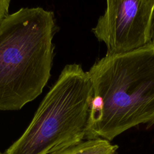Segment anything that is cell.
Here are the masks:
<instances>
[{
  "instance_id": "1",
  "label": "cell",
  "mask_w": 154,
  "mask_h": 154,
  "mask_svg": "<svg viewBox=\"0 0 154 154\" xmlns=\"http://www.w3.org/2000/svg\"><path fill=\"white\" fill-rule=\"evenodd\" d=\"M93 88L85 139L112 141L154 124V45L106 55L88 72Z\"/></svg>"
},
{
  "instance_id": "2",
  "label": "cell",
  "mask_w": 154,
  "mask_h": 154,
  "mask_svg": "<svg viewBox=\"0 0 154 154\" xmlns=\"http://www.w3.org/2000/svg\"><path fill=\"white\" fill-rule=\"evenodd\" d=\"M51 11L22 8L0 24V110L17 111L42 93L51 76L52 39L58 31Z\"/></svg>"
},
{
  "instance_id": "3",
  "label": "cell",
  "mask_w": 154,
  "mask_h": 154,
  "mask_svg": "<svg viewBox=\"0 0 154 154\" xmlns=\"http://www.w3.org/2000/svg\"><path fill=\"white\" fill-rule=\"evenodd\" d=\"M93 97L88 72L80 64L66 65L25 131L4 154H53L81 143Z\"/></svg>"
},
{
  "instance_id": "4",
  "label": "cell",
  "mask_w": 154,
  "mask_h": 154,
  "mask_svg": "<svg viewBox=\"0 0 154 154\" xmlns=\"http://www.w3.org/2000/svg\"><path fill=\"white\" fill-rule=\"evenodd\" d=\"M154 0H106V8L92 29L106 54L129 51L149 44Z\"/></svg>"
},
{
  "instance_id": "5",
  "label": "cell",
  "mask_w": 154,
  "mask_h": 154,
  "mask_svg": "<svg viewBox=\"0 0 154 154\" xmlns=\"http://www.w3.org/2000/svg\"><path fill=\"white\" fill-rule=\"evenodd\" d=\"M118 147L105 139H89L53 154H116Z\"/></svg>"
},
{
  "instance_id": "6",
  "label": "cell",
  "mask_w": 154,
  "mask_h": 154,
  "mask_svg": "<svg viewBox=\"0 0 154 154\" xmlns=\"http://www.w3.org/2000/svg\"><path fill=\"white\" fill-rule=\"evenodd\" d=\"M10 0H0V24L8 15V8Z\"/></svg>"
},
{
  "instance_id": "7",
  "label": "cell",
  "mask_w": 154,
  "mask_h": 154,
  "mask_svg": "<svg viewBox=\"0 0 154 154\" xmlns=\"http://www.w3.org/2000/svg\"><path fill=\"white\" fill-rule=\"evenodd\" d=\"M149 44L154 45V10L153 12L149 32Z\"/></svg>"
},
{
  "instance_id": "8",
  "label": "cell",
  "mask_w": 154,
  "mask_h": 154,
  "mask_svg": "<svg viewBox=\"0 0 154 154\" xmlns=\"http://www.w3.org/2000/svg\"><path fill=\"white\" fill-rule=\"evenodd\" d=\"M0 154H2V153L0 152ZM3 154H4V153H3Z\"/></svg>"
}]
</instances>
